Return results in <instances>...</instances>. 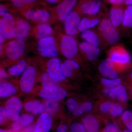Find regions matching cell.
Segmentation results:
<instances>
[{"mask_svg": "<svg viewBox=\"0 0 132 132\" xmlns=\"http://www.w3.org/2000/svg\"><path fill=\"white\" fill-rule=\"evenodd\" d=\"M41 3L19 12L26 19L34 22L39 24L47 23L53 16L52 8Z\"/></svg>", "mask_w": 132, "mask_h": 132, "instance_id": "6da1fadb", "label": "cell"}, {"mask_svg": "<svg viewBox=\"0 0 132 132\" xmlns=\"http://www.w3.org/2000/svg\"><path fill=\"white\" fill-rule=\"evenodd\" d=\"M108 58L113 62L118 70L126 68L131 61L129 52L121 45H116L111 48L109 52Z\"/></svg>", "mask_w": 132, "mask_h": 132, "instance_id": "7a4b0ae2", "label": "cell"}, {"mask_svg": "<svg viewBox=\"0 0 132 132\" xmlns=\"http://www.w3.org/2000/svg\"><path fill=\"white\" fill-rule=\"evenodd\" d=\"M98 31L101 39L108 45H116L120 40L119 33L109 19L104 18L102 20L99 24Z\"/></svg>", "mask_w": 132, "mask_h": 132, "instance_id": "3957f363", "label": "cell"}, {"mask_svg": "<svg viewBox=\"0 0 132 132\" xmlns=\"http://www.w3.org/2000/svg\"><path fill=\"white\" fill-rule=\"evenodd\" d=\"M60 49L62 55L68 59H72L78 55L79 45L72 36L62 35L60 40Z\"/></svg>", "mask_w": 132, "mask_h": 132, "instance_id": "277c9868", "label": "cell"}, {"mask_svg": "<svg viewBox=\"0 0 132 132\" xmlns=\"http://www.w3.org/2000/svg\"><path fill=\"white\" fill-rule=\"evenodd\" d=\"M26 48V44L24 40L14 39L3 46L2 54H5L11 60L15 61L24 55Z\"/></svg>", "mask_w": 132, "mask_h": 132, "instance_id": "5b68a950", "label": "cell"}, {"mask_svg": "<svg viewBox=\"0 0 132 132\" xmlns=\"http://www.w3.org/2000/svg\"><path fill=\"white\" fill-rule=\"evenodd\" d=\"M37 50L40 55L46 58H55L59 53L56 41L52 36L38 40Z\"/></svg>", "mask_w": 132, "mask_h": 132, "instance_id": "8992f818", "label": "cell"}, {"mask_svg": "<svg viewBox=\"0 0 132 132\" xmlns=\"http://www.w3.org/2000/svg\"><path fill=\"white\" fill-rule=\"evenodd\" d=\"M15 33V17L10 13L1 17L0 34L6 39H10L14 38Z\"/></svg>", "mask_w": 132, "mask_h": 132, "instance_id": "52a82bcc", "label": "cell"}, {"mask_svg": "<svg viewBox=\"0 0 132 132\" xmlns=\"http://www.w3.org/2000/svg\"><path fill=\"white\" fill-rule=\"evenodd\" d=\"M102 6L100 0H80L77 10L81 14L94 16L100 12Z\"/></svg>", "mask_w": 132, "mask_h": 132, "instance_id": "ba28073f", "label": "cell"}, {"mask_svg": "<svg viewBox=\"0 0 132 132\" xmlns=\"http://www.w3.org/2000/svg\"><path fill=\"white\" fill-rule=\"evenodd\" d=\"M81 14L78 10H73L64 21V28L66 34L73 36L79 32L78 28L80 24Z\"/></svg>", "mask_w": 132, "mask_h": 132, "instance_id": "9c48e42d", "label": "cell"}, {"mask_svg": "<svg viewBox=\"0 0 132 132\" xmlns=\"http://www.w3.org/2000/svg\"><path fill=\"white\" fill-rule=\"evenodd\" d=\"M77 0H63L54 8L52 9L53 16L61 21H65L77 3Z\"/></svg>", "mask_w": 132, "mask_h": 132, "instance_id": "30bf717a", "label": "cell"}, {"mask_svg": "<svg viewBox=\"0 0 132 132\" xmlns=\"http://www.w3.org/2000/svg\"><path fill=\"white\" fill-rule=\"evenodd\" d=\"M37 72L35 68L29 66L22 73L20 80V86L22 92L29 93L32 90L35 82Z\"/></svg>", "mask_w": 132, "mask_h": 132, "instance_id": "8fae6325", "label": "cell"}, {"mask_svg": "<svg viewBox=\"0 0 132 132\" xmlns=\"http://www.w3.org/2000/svg\"><path fill=\"white\" fill-rule=\"evenodd\" d=\"M61 65L60 59L56 57L49 60L47 65V73L57 82H62L66 78L62 73Z\"/></svg>", "mask_w": 132, "mask_h": 132, "instance_id": "7c38bea8", "label": "cell"}, {"mask_svg": "<svg viewBox=\"0 0 132 132\" xmlns=\"http://www.w3.org/2000/svg\"><path fill=\"white\" fill-rule=\"evenodd\" d=\"M22 108V104L19 98L12 97L8 100L5 106V110L7 118L14 120L19 117Z\"/></svg>", "mask_w": 132, "mask_h": 132, "instance_id": "4fadbf2b", "label": "cell"}, {"mask_svg": "<svg viewBox=\"0 0 132 132\" xmlns=\"http://www.w3.org/2000/svg\"><path fill=\"white\" fill-rule=\"evenodd\" d=\"M99 71L105 78L116 79L118 78L119 76L118 69L109 58L104 60L100 64Z\"/></svg>", "mask_w": 132, "mask_h": 132, "instance_id": "5bb4252c", "label": "cell"}, {"mask_svg": "<svg viewBox=\"0 0 132 132\" xmlns=\"http://www.w3.org/2000/svg\"><path fill=\"white\" fill-rule=\"evenodd\" d=\"M31 26L26 20L15 17V33L14 39L24 40L31 32Z\"/></svg>", "mask_w": 132, "mask_h": 132, "instance_id": "9a60e30c", "label": "cell"}, {"mask_svg": "<svg viewBox=\"0 0 132 132\" xmlns=\"http://www.w3.org/2000/svg\"><path fill=\"white\" fill-rule=\"evenodd\" d=\"M79 48L84 54L87 59L90 61L95 60L98 57L101 50L98 47L90 44L86 42L79 44Z\"/></svg>", "mask_w": 132, "mask_h": 132, "instance_id": "2e32d148", "label": "cell"}, {"mask_svg": "<svg viewBox=\"0 0 132 132\" xmlns=\"http://www.w3.org/2000/svg\"><path fill=\"white\" fill-rule=\"evenodd\" d=\"M100 109L102 112L108 114L113 117L121 115L124 112L123 107L120 104L111 101L102 103L100 106Z\"/></svg>", "mask_w": 132, "mask_h": 132, "instance_id": "e0dca14e", "label": "cell"}, {"mask_svg": "<svg viewBox=\"0 0 132 132\" xmlns=\"http://www.w3.org/2000/svg\"><path fill=\"white\" fill-rule=\"evenodd\" d=\"M31 32L33 36L38 40L51 36L54 34L53 29L47 23L38 24L32 29Z\"/></svg>", "mask_w": 132, "mask_h": 132, "instance_id": "ac0fdd59", "label": "cell"}, {"mask_svg": "<svg viewBox=\"0 0 132 132\" xmlns=\"http://www.w3.org/2000/svg\"><path fill=\"white\" fill-rule=\"evenodd\" d=\"M40 2L38 0H9L7 6L10 10L20 12L37 5Z\"/></svg>", "mask_w": 132, "mask_h": 132, "instance_id": "d6986e66", "label": "cell"}, {"mask_svg": "<svg viewBox=\"0 0 132 132\" xmlns=\"http://www.w3.org/2000/svg\"><path fill=\"white\" fill-rule=\"evenodd\" d=\"M52 125V118L49 114L43 113L38 118L34 132H49Z\"/></svg>", "mask_w": 132, "mask_h": 132, "instance_id": "ffe728a7", "label": "cell"}, {"mask_svg": "<svg viewBox=\"0 0 132 132\" xmlns=\"http://www.w3.org/2000/svg\"><path fill=\"white\" fill-rule=\"evenodd\" d=\"M125 10L119 5H113L109 13V20L116 28L123 24Z\"/></svg>", "mask_w": 132, "mask_h": 132, "instance_id": "44dd1931", "label": "cell"}, {"mask_svg": "<svg viewBox=\"0 0 132 132\" xmlns=\"http://www.w3.org/2000/svg\"><path fill=\"white\" fill-rule=\"evenodd\" d=\"M40 95L41 97L46 100L57 101L65 98L67 96V93L64 88L60 87L58 90L52 92L43 89L41 91Z\"/></svg>", "mask_w": 132, "mask_h": 132, "instance_id": "7402d4cb", "label": "cell"}, {"mask_svg": "<svg viewBox=\"0 0 132 132\" xmlns=\"http://www.w3.org/2000/svg\"><path fill=\"white\" fill-rule=\"evenodd\" d=\"M108 95L110 98L122 103H126L128 100L127 91L125 86L121 84L111 89Z\"/></svg>", "mask_w": 132, "mask_h": 132, "instance_id": "603a6c76", "label": "cell"}, {"mask_svg": "<svg viewBox=\"0 0 132 132\" xmlns=\"http://www.w3.org/2000/svg\"><path fill=\"white\" fill-rule=\"evenodd\" d=\"M34 119V117L31 114H23L13 120L12 125V128L16 131L20 130L30 125Z\"/></svg>", "mask_w": 132, "mask_h": 132, "instance_id": "cb8c5ba5", "label": "cell"}, {"mask_svg": "<svg viewBox=\"0 0 132 132\" xmlns=\"http://www.w3.org/2000/svg\"><path fill=\"white\" fill-rule=\"evenodd\" d=\"M80 36L86 42L98 47L101 43V39L98 34L88 29L81 32Z\"/></svg>", "mask_w": 132, "mask_h": 132, "instance_id": "d4e9b609", "label": "cell"}, {"mask_svg": "<svg viewBox=\"0 0 132 132\" xmlns=\"http://www.w3.org/2000/svg\"><path fill=\"white\" fill-rule=\"evenodd\" d=\"M82 125L87 132H98L100 128L98 120L91 115H88L83 119Z\"/></svg>", "mask_w": 132, "mask_h": 132, "instance_id": "484cf974", "label": "cell"}, {"mask_svg": "<svg viewBox=\"0 0 132 132\" xmlns=\"http://www.w3.org/2000/svg\"><path fill=\"white\" fill-rule=\"evenodd\" d=\"M92 16L84 17L81 19L78 28L79 32L94 28L100 24L101 21L99 18Z\"/></svg>", "mask_w": 132, "mask_h": 132, "instance_id": "4316f807", "label": "cell"}, {"mask_svg": "<svg viewBox=\"0 0 132 132\" xmlns=\"http://www.w3.org/2000/svg\"><path fill=\"white\" fill-rule=\"evenodd\" d=\"M41 81L44 90L49 92L58 90L60 87L57 82L54 80L47 73L43 74L41 78Z\"/></svg>", "mask_w": 132, "mask_h": 132, "instance_id": "83f0119b", "label": "cell"}, {"mask_svg": "<svg viewBox=\"0 0 132 132\" xmlns=\"http://www.w3.org/2000/svg\"><path fill=\"white\" fill-rule=\"evenodd\" d=\"M26 111L35 114L42 113L44 111V105L38 100L28 102L24 106Z\"/></svg>", "mask_w": 132, "mask_h": 132, "instance_id": "f1b7e54d", "label": "cell"}, {"mask_svg": "<svg viewBox=\"0 0 132 132\" xmlns=\"http://www.w3.org/2000/svg\"><path fill=\"white\" fill-rule=\"evenodd\" d=\"M27 62L25 60H21L8 69V72L12 76H19L23 73L27 68Z\"/></svg>", "mask_w": 132, "mask_h": 132, "instance_id": "f546056e", "label": "cell"}, {"mask_svg": "<svg viewBox=\"0 0 132 132\" xmlns=\"http://www.w3.org/2000/svg\"><path fill=\"white\" fill-rule=\"evenodd\" d=\"M67 106L69 110L73 115L79 116L82 115L84 113L81 104L79 103L75 99L72 98L68 99L67 102Z\"/></svg>", "mask_w": 132, "mask_h": 132, "instance_id": "4dcf8cb0", "label": "cell"}, {"mask_svg": "<svg viewBox=\"0 0 132 132\" xmlns=\"http://www.w3.org/2000/svg\"><path fill=\"white\" fill-rule=\"evenodd\" d=\"M16 91L14 86L9 82H2L0 85V97L1 98L12 96L15 93Z\"/></svg>", "mask_w": 132, "mask_h": 132, "instance_id": "1f68e13d", "label": "cell"}, {"mask_svg": "<svg viewBox=\"0 0 132 132\" xmlns=\"http://www.w3.org/2000/svg\"><path fill=\"white\" fill-rule=\"evenodd\" d=\"M123 26L132 28V5H128L125 10Z\"/></svg>", "mask_w": 132, "mask_h": 132, "instance_id": "d6a6232c", "label": "cell"}, {"mask_svg": "<svg viewBox=\"0 0 132 132\" xmlns=\"http://www.w3.org/2000/svg\"><path fill=\"white\" fill-rule=\"evenodd\" d=\"M102 84L105 86L111 89L113 88L121 85L122 81L120 78H117L116 79H109L106 78H102L101 79Z\"/></svg>", "mask_w": 132, "mask_h": 132, "instance_id": "836d02e7", "label": "cell"}, {"mask_svg": "<svg viewBox=\"0 0 132 132\" xmlns=\"http://www.w3.org/2000/svg\"><path fill=\"white\" fill-rule=\"evenodd\" d=\"M121 117L126 127L128 130L132 131V112L126 110L123 112Z\"/></svg>", "mask_w": 132, "mask_h": 132, "instance_id": "e575fe53", "label": "cell"}, {"mask_svg": "<svg viewBox=\"0 0 132 132\" xmlns=\"http://www.w3.org/2000/svg\"><path fill=\"white\" fill-rule=\"evenodd\" d=\"M59 106V104L56 101H48L44 104V111L48 114L54 113L57 111Z\"/></svg>", "mask_w": 132, "mask_h": 132, "instance_id": "d590c367", "label": "cell"}, {"mask_svg": "<svg viewBox=\"0 0 132 132\" xmlns=\"http://www.w3.org/2000/svg\"><path fill=\"white\" fill-rule=\"evenodd\" d=\"M61 69L62 74L65 78H70L73 75V71L69 68L64 63L61 65Z\"/></svg>", "mask_w": 132, "mask_h": 132, "instance_id": "8d00e7d4", "label": "cell"}, {"mask_svg": "<svg viewBox=\"0 0 132 132\" xmlns=\"http://www.w3.org/2000/svg\"><path fill=\"white\" fill-rule=\"evenodd\" d=\"M64 63L73 71L77 70L80 68L79 64L72 59H67Z\"/></svg>", "mask_w": 132, "mask_h": 132, "instance_id": "74e56055", "label": "cell"}, {"mask_svg": "<svg viewBox=\"0 0 132 132\" xmlns=\"http://www.w3.org/2000/svg\"><path fill=\"white\" fill-rule=\"evenodd\" d=\"M71 132H86L83 125L78 123H74L70 127Z\"/></svg>", "mask_w": 132, "mask_h": 132, "instance_id": "f35d334b", "label": "cell"}, {"mask_svg": "<svg viewBox=\"0 0 132 132\" xmlns=\"http://www.w3.org/2000/svg\"><path fill=\"white\" fill-rule=\"evenodd\" d=\"M118 127L115 123H111L106 125L103 132H118Z\"/></svg>", "mask_w": 132, "mask_h": 132, "instance_id": "ab89813d", "label": "cell"}, {"mask_svg": "<svg viewBox=\"0 0 132 132\" xmlns=\"http://www.w3.org/2000/svg\"><path fill=\"white\" fill-rule=\"evenodd\" d=\"M7 116L6 113L5 109L2 107L0 109V124L2 125L6 121L7 119Z\"/></svg>", "mask_w": 132, "mask_h": 132, "instance_id": "60d3db41", "label": "cell"}, {"mask_svg": "<svg viewBox=\"0 0 132 132\" xmlns=\"http://www.w3.org/2000/svg\"><path fill=\"white\" fill-rule=\"evenodd\" d=\"M82 110L84 112H88L92 110L93 105L90 102H86L81 104Z\"/></svg>", "mask_w": 132, "mask_h": 132, "instance_id": "b9f144b4", "label": "cell"}, {"mask_svg": "<svg viewBox=\"0 0 132 132\" xmlns=\"http://www.w3.org/2000/svg\"><path fill=\"white\" fill-rule=\"evenodd\" d=\"M9 8L7 5H5V4H1L0 6V15L1 17L4 16L5 15L9 13Z\"/></svg>", "mask_w": 132, "mask_h": 132, "instance_id": "7bdbcfd3", "label": "cell"}, {"mask_svg": "<svg viewBox=\"0 0 132 132\" xmlns=\"http://www.w3.org/2000/svg\"><path fill=\"white\" fill-rule=\"evenodd\" d=\"M128 81H129V88L130 95L132 97V70L130 72L128 76Z\"/></svg>", "mask_w": 132, "mask_h": 132, "instance_id": "ee69618b", "label": "cell"}, {"mask_svg": "<svg viewBox=\"0 0 132 132\" xmlns=\"http://www.w3.org/2000/svg\"><path fill=\"white\" fill-rule=\"evenodd\" d=\"M108 2L113 5H119L125 2V0H106Z\"/></svg>", "mask_w": 132, "mask_h": 132, "instance_id": "f6af8a7d", "label": "cell"}, {"mask_svg": "<svg viewBox=\"0 0 132 132\" xmlns=\"http://www.w3.org/2000/svg\"><path fill=\"white\" fill-rule=\"evenodd\" d=\"M56 132H68V128L65 125H61L58 128Z\"/></svg>", "mask_w": 132, "mask_h": 132, "instance_id": "bcb514c9", "label": "cell"}, {"mask_svg": "<svg viewBox=\"0 0 132 132\" xmlns=\"http://www.w3.org/2000/svg\"><path fill=\"white\" fill-rule=\"evenodd\" d=\"M41 2L45 4L46 3H50V4H55L61 1L62 0H40Z\"/></svg>", "mask_w": 132, "mask_h": 132, "instance_id": "7dc6e473", "label": "cell"}, {"mask_svg": "<svg viewBox=\"0 0 132 132\" xmlns=\"http://www.w3.org/2000/svg\"><path fill=\"white\" fill-rule=\"evenodd\" d=\"M0 76L1 78L2 79H6L7 77V74L6 72L1 67L0 69Z\"/></svg>", "mask_w": 132, "mask_h": 132, "instance_id": "c3c4849f", "label": "cell"}, {"mask_svg": "<svg viewBox=\"0 0 132 132\" xmlns=\"http://www.w3.org/2000/svg\"><path fill=\"white\" fill-rule=\"evenodd\" d=\"M5 38L2 35L0 34V44L3 45L5 40Z\"/></svg>", "mask_w": 132, "mask_h": 132, "instance_id": "681fc988", "label": "cell"}, {"mask_svg": "<svg viewBox=\"0 0 132 132\" xmlns=\"http://www.w3.org/2000/svg\"><path fill=\"white\" fill-rule=\"evenodd\" d=\"M110 90L111 89L109 88H107L105 87L104 90V93L105 94H108L109 93V92H110Z\"/></svg>", "mask_w": 132, "mask_h": 132, "instance_id": "f907efd6", "label": "cell"}, {"mask_svg": "<svg viewBox=\"0 0 132 132\" xmlns=\"http://www.w3.org/2000/svg\"><path fill=\"white\" fill-rule=\"evenodd\" d=\"M125 3L126 5H132V0H125Z\"/></svg>", "mask_w": 132, "mask_h": 132, "instance_id": "816d5d0a", "label": "cell"}, {"mask_svg": "<svg viewBox=\"0 0 132 132\" xmlns=\"http://www.w3.org/2000/svg\"><path fill=\"white\" fill-rule=\"evenodd\" d=\"M124 132H132V131L128 129V130H125V131H124Z\"/></svg>", "mask_w": 132, "mask_h": 132, "instance_id": "f5cc1de1", "label": "cell"}, {"mask_svg": "<svg viewBox=\"0 0 132 132\" xmlns=\"http://www.w3.org/2000/svg\"><path fill=\"white\" fill-rule=\"evenodd\" d=\"M0 132H6L5 131H4V130H2V129H1V130H0Z\"/></svg>", "mask_w": 132, "mask_h": 132, "instance_id": "db71d44e", "label": "cell"}, {"mask_svg": "<svg viewBox=\"0 0 132 132\" xmlns=\"http://www.w3.org/2000/svg\"><path fill=\"white\" fill-rule=\"evenodd\" d=\"M1 1H5V0H1Z\"/></svg>", "mask_w": 132, "mask_h": 132, "instance_id": "11a10c76", "label": "cell"}, {"mask_svg": "<svg viewBox=\"0 0 132 132\" xmlns=\"http://www.w3.org/2000/svg\"></svg>", "mask_w": 132, "mask_h": 132, "instance_id": "9f6ffc18", "label": "cell"}, {"mask_svg": "<svg viewBox=\"0 0 132 132\" xmlns=\"http://www.w3.org/2000/svg\"></svg>", "mask_w": 132, "mask_h": 132, "instance_id": "6f0895ef", "label": "cell"}]
</instances>
